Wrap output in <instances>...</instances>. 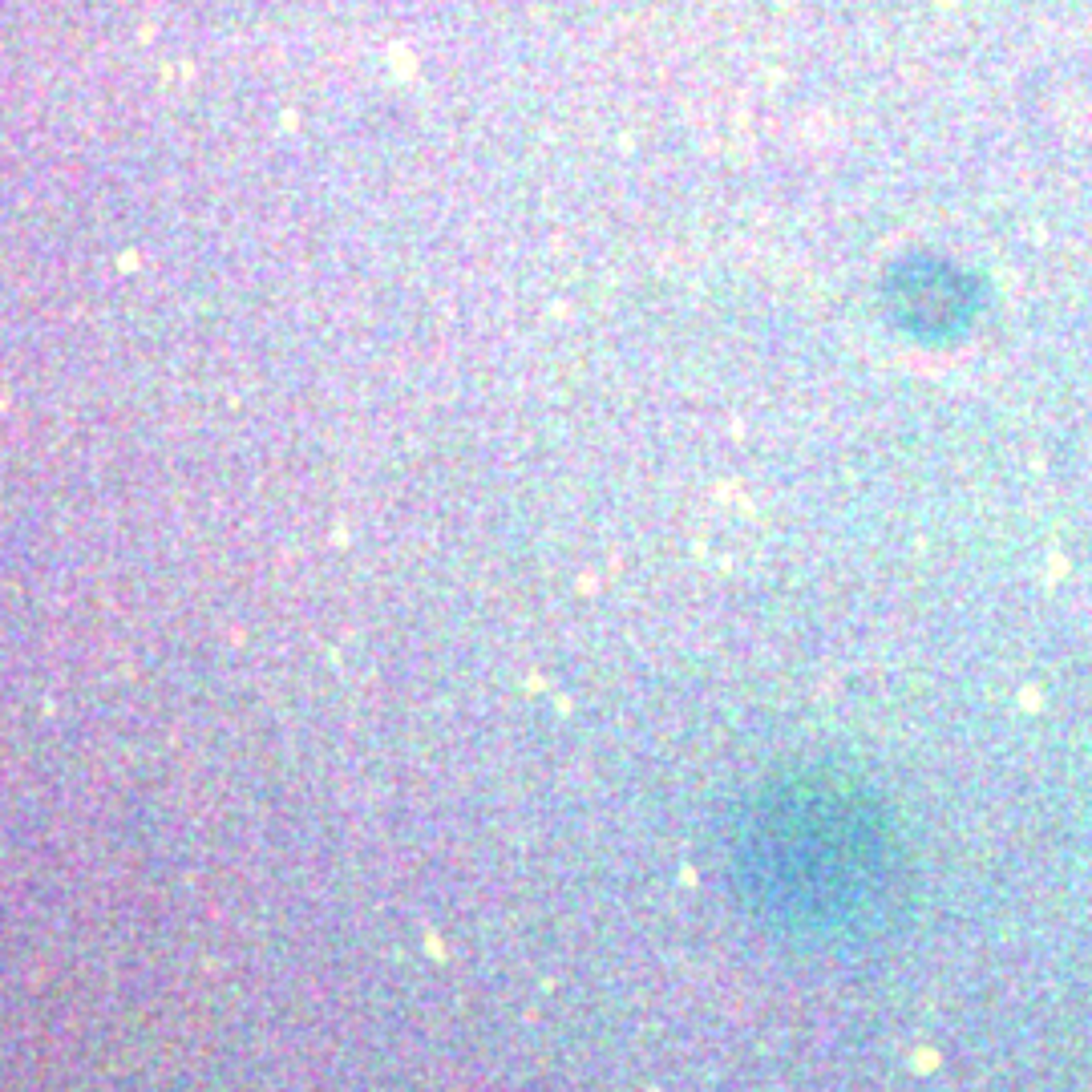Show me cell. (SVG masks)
Segmentation results:
<instances>
[{"mask_svg":"<svg viewBox=\"0 0 1092 1092\" xmlns=\"http://www.w3.org/2000/svg\"><path fill=\"white\" fill-rule=\"evenodd\" d=\"M886 316L919 340H947L980 316V279L935 255H914L890 272L882 288Z\"/></svg>","mask_w":1092,"mask_h":1092,"instance_id":"6da1fadb","label":"cell"}]
</instances>
